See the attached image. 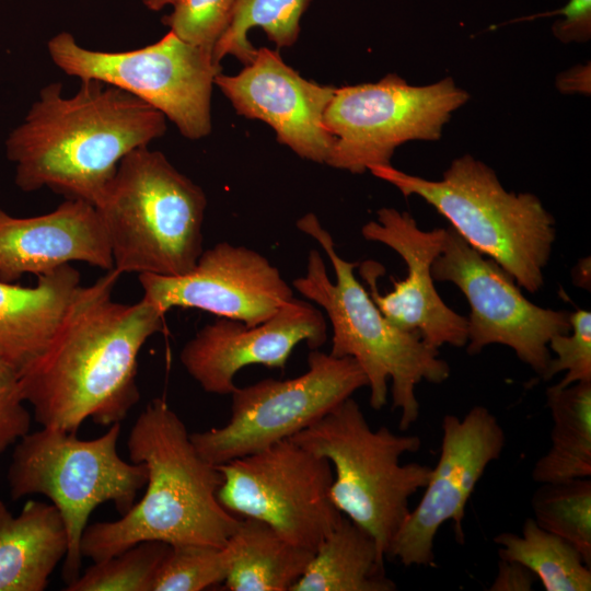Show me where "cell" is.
<instances>
[{
  "label": "cell",
  "mask_w": 591,
  "mask_h": 591,
  "mask_svg": "<svg viewBox=\"0 0 591 591\" xmlns=\"http://www.w3.org/2000/svg\"><path fill=\"white\" fill-rule=\"evenodd\" d=\"M119 277L113 268L80 286L45 350L20 371L24 399L42 427L77 432L88 419L109 427L138 403V355L163 329L164 314L143 298L116 302Z\"/></svg>",
  "instance_id": "6da1fadb"
},
{
  "label": "cell",
  "mask_w": 591,
  "mask_h": 591,
  "mask_svg": "<svg viewBox=\"0 0 591 591\" xmlns=\"http://www.w3.org/2000/svg\"><path fill=\"white\" fill-rule=\"evenodd\" d=\"M165 130L161 112L117 86L81 80L74 95L63 96L53 82L9 135L5 151L21 190L47 187L95 206L121 159Z\"/></svg>",
  "instance_id": "7a4b0ae2"
},
{
  "label": "cell",
  "mask_w": 591,
  "mask_h": 591,
  "mask_svg": "<svg viewBox=\"0 0 591 591\" xmlns=\"http://www.w3.org/2000/svg\"><path fill=\"white\" fill-rule=\"evenodd\" d=\"M127 449L131 462L147 467L144 495L118 520L88 525L82 557L104 560L144 541L223 547L241 518L219 502L220 471L200 456L165 398L148 403Z\"/></svg>",
  "instance_id": "3957f363"
},
{
  "label": "cell",
  "mask_w": 591,
  "mask_h": 591,
  "mask_svg": "<svg viewBox=\"0 0 591 591\" xmlns=\"http://www.w3.org/2000/svg\"><path fill=\"white\" fill-rule=\"evenodd\" d=\"M297 228L318 242L336 276L333 283L320 252L311 250L306 274L292 282L300 294L327 314L333 329L329 354L356 360L367 376L370 405L375 410L386 404L391 380L392 408L399 412V429L407 430L419 416L417 385L444 382L450 366L419 333L395 326L381 313L355 276L359 263L337 254L331 233L314 213L301 217Z\"/></svg>",
  "instance_id": "277c9868"
},
{
  "label": "cell",
  "mask_w": 591,
  "mask_h": 591,
  "mask_svg": "<svg viewBox=\"0 0 591 591\" xmlns=\"http://www.w3.org/2000/svg\"><path fill=\"white\" fill-rule=\"evenodd\" d=\"M370 172L405 197L418 196L443 216L472 248L493 259L520 288L534 293L556 237L555 220L531 193L508 192L495 171L471 154L455 159L439 181L391 165Z\"/></svg>",
  "instance_id": "5b68a950"
},
{
  "label": "cell",
  "mask_w": 591,
  "mask_h": 591,
  "mask_svg": "<svg viewBox=\"0 0 591 591\" xmlns=\"http://www.w3.org/2000/svg\"><path fill=\"white\" fill-rule=\"evenodd\" d=\"M94 207L120 275L182 276L204 251L206 195L160 151L125 155Z\"/></svg>",
  "instance_id": "8992f818"
},
{
  "label": "cell",
  "mask_w": 591,
  "mask_h": 591,
  "mask_svg": "<svg viewBox=\"0 0 591 591\" xmlns=\"http://www.w3.org/2000/svg\"><path fill=\"white\" fill-rule=\"evenodd\" d=\"M290 439L328 460L334 506L371 534L386 559L393 537L410 512L409 498L431 476L428 465L401 464L404 454L420 450L421 439L394 433L385 426L372 429L352 397Z\"/></svg>",
  "instance_id": "52a82bcc"
},
{
  "label": "cell",
  "mask_w": 591,
  "mask_h": 591,
  "mask_svg": "<svg viewBox=\"0 0 591 591\" xmlns=\"http://www.w3.org/2000/svg\"><path fill=\"white\" fill-rule=\"evenodd\" d=\"M120 422L100 437L80 439L77 432L42 427L16 442L8 470L10 497L43 495L59 510L68 535L63 559L66 586L80 576V543L92 511L112 501L120 515L146 486L144 464L126 462L117 451Z\"/></svg>",
  "instance_id": "ba28073f"
},
{
  "label": "cell",
  "mask_w": 591,
  "mask_h": 591,
  "mask_svg": "<svg viewBox=\"0 0 591 591\" xmlns=\"http://www.w3.org/2000/svg\"><path fill=\"white\" fill-rule=\"evenodd\" d=\"M467 100L451 78L410 85L390 73L378 82L335 89L323 117L334 138L326 164L354 174L391 165L403 143L438 140Z\"/></svg>",
  "instance_id": "9c48e42d"
},
{
  "label": "cell",
  "mask_w": 591,
  "mask_h": 591,
  "mask_svg": "<svg viewBox=\"0 0 591 591\" xmlns=\"http://www.w3.org/2000/svg\"><path fill=\"white\" fill-rule=\"evenodd\" d=\"M54 63L80 80H99L148 103L192 140L211 131L212 86L221 67L212 54L171 31L149 46L127 51H100L81 46L60 32L47 43Z\"/></svg>",
  "instance_id": "30bf717a"
},
{
  "label": "cell",
  "mask_w": 591,
  "mask_h": 591,
  "mask_svg": "<svg viewBox=\"0 0 591 591\" xmlns=\"http://www.w3.org/2000/svg\"><path fill=\"white\" fill-rule=\"evenodd\" d=\"M308 366L306 372L293 379H265L237 386L231 393L228 422L190 433L200 456L220 465L290 439L368 386L367 376L350 357L313 349Z\"/></svg>",
  "instance_id": "8fae6325"
},
{
  "label": "cell",
  "mask_w": 591,
  "mask_h": 591,
  "mask_svg": "<svg viewBox=\"0 0 591 591\" xmlns=\"http://www.w3.org/2000/svg\"><path fill=\"white\" fill-rule=\"evenodd\" d=\"M216 466L228 511L263 521L296 545L315 551L343 517L329 496L331 463L291 439Z\"/></svg>",
  "instance_id": "7c38bea8"
},
{
  "label": "cell",
  "mask_w": 591,
  "mask_h": 591,
  "mask_svg": "<svg viewBox=\"0 0 591 591\" xmlns=\"http://www.w3.org/2000/svg\"><path fill=\"white\" fill-rule=\"evenodd\" d=\"M431 273L434 281L455 285L468 302L465 346L470 355L503 345L543 376L552 358L548 343L570 331L569 313L532 303L507 271L450 227Z\"/></svg>",
  "instance_id": "4fadbf2b"
},
{
  "label": "cell",
  "mask_w": 591,
  "mask_h": 591,
  "mask_svg": "<svg viewBox=\"0 0 591 591\" xmlns=\"http://www.w3.org/2000/svg\"><path fill=\"white\" fill-rule=\"evenodd\" d=\"M505 444V430L488 408L476 405L463 417L447 414L437 464L420 501L393 537L386 558L405 567L433 566L434 537L447 521L453 523L455 538L463 544L466 503Z\"/></svg>",
  "instance_id": "5bb4252c"
},
{
  "label": "cell",
  "mask_w": 591,
  "mask_h": 591,
  "mask_svg": "<svg viewBox=\"0 0 591 591\" xmlns=\"http://www.w3.org/2000/svg\"><path fill=\"white\" fill-rule=\"evenodd\" d=\"M362 236L389 246L407 267L405 279L394 282L391 292L381 294L376 280L384 273L381 264L367 260L359 264V273L367 281L369 294L381 313L395 326L420 334L429 345L462 348L467 343V317L441 299L434 287L431 268L442 251L447 229L425 231L405 211L384 207L376 220L367 222Z\"/></svg>",
  "instance_id": "9a60e30c"
},
{
  "label": "cell",
  "mask_w": 591,
  "mask_h": 591,
  "mask_svg": "<svg viewBox=\"0 0 591 591\" xmlns=\"http://www.w3.org/2000/svg\"><path fill=\"white\" fill-rule=\"evenodd\" d=\"M143 299L165 314L172 308L200 309L248 326L263 323L293 297L279 269L264 255L220 242L202 251L189 273L139 274Z\"/></svg>",
  "instance_id": "2e32d148"
},
{
  "label": "cell",
  "mask_w": 591,
  "mask_h": 591,
  "mask_svg": "<svg viewBox=\"0 0 591 591\" xmlns=\"http://www.w3.org/2000/svg\"><path fill=\"white\" fill-rule=\"evenodd\" d=\"M326 339L323 313L311 303L292 298L257 325L225 317L207 324L183 346L179 360L205 392L231 395L237 387L234 378L241 369L252 364L285 369L298 344L305 341L313 350Z\"/></svg>",
  "instance_id": "e0dca14e"
},
{
  "label": "cell",
  "mask_w": 591,
  "mask_h": 591,
  "mask_svg": "<svg viewBox=\"0 0 591 591\" xmlns=\"http://www.w3.org/2000/svg\"><path fill=\"white\" fill-rule=\"evenodd\" d=\"M215 84L239 115L268 124L302 159L326 163L334 138L323 117L336 88L304 79L266 47L237 74L218 73Z\"/></svg>",
  "instance_id": "ac0fdd59"
},
{
  "label": "cell",
  "mask_w": 591,
  "mask_h": 591,
  "mask_svg": "<svg viewBox=\"0 0 591 591\" xmlns=\"http://www.w3.org/2000/svg\"><path fill=\"white\" fill-rule=\"evenodd\" d=\"M71 262L114 268L108 237L96 208L67 199L55 210L18 218L0 208V280L49 274Z\"/></svg>",
  "instance_id": "d6986e66"
},
{
  "label": "cell",
  "mask_w": 591,
  "mask_h": 591,
  "mask_svg": "<svg viewBox=\"0 0 591 591\" xmlns=\"http://www.w3.org/2000/svg\"><path fill=\"white\" fill-rule=\"evenodd\" d=\"M79 287L80 273L70 264L38 276L34 287L0 280V354L20 371L33 362Z\"/></svg>",
  "instance_id": "ffe728a7"
},
{
  "label": "cell",
  "mask_w": 591,
  "mask_h": 591,
  "mask_svg": "<svg viewBox=\"0 0 591 591\" xmlns=\"http://www.w3.org/2000/svg\"><path fill=\"white\" fill-rule=\"evenodd\" d=\"M68 552V535L53 503L27 500L12 514L0 500V591H43Z\"/></svg>",
  "instance_id": "44dd1931"
},
{
  "label": "cell",
  "mask_w": 591,
  "mask_h": 591,
  "mask_svg": "<svg viewBox=\"0 0 591 591\" xmlns=\"http://www.w3.org/2000/svg\"><path fill=\"white\" fill-rule=\"evenodd\" d=\"M222 549L230 591H291L314 554L253 518H241Z\"/></svg>",
  "instance_id": "7402d4cb"
},
{
  "label": "cell",
  "mask_w": 591,
  "mask_h": 591,
  "mask_svg": "<svg viewBox=\"0 0 591 591\" xmlns=\"http://www.w3.org/2000/svg\"><path fill=\"white\" fill-rule=\"evenodd\" d=\"M385 560L371 534L343 515L291 591H394Z\"/></svg>",
  "instance_id": "603a6c76"
},
{
  "label": "cell",
  "mask_w": 591,
  "mask_h": 591,
  "mask_svg": "<svg viewBox=\"0 0 591 591\" xmlns=\"http://www.w3.org/2000/svg\"><path fill=\"white\" fill-rule=\"evenodd\" d=\"M552 417L551 444L532 468L534 482L591 476V381L546 390Z\"/></svg>",
  "instance_id": "cb8c5ba5"
},
{
  "label": "cell",
  "mask_w": 591,
  "mask_h": 591,
  "mask_svg": "<svg viewBox=\"0 0 591 591\" xmlns=\"http://www.w3.org/2000/svg\"><path fill=\"white\" fill-rule=\"evenodd\" d=\"M498 557L517 561L542 582L546 591H590L591 568L578 549L525 519L520 534L502 532L494 537Z\"/></svg>",
  "instance_id": "d4e9b609"
},
{
  "label": "cell",
  "mask_w": 591,
  "mask_h": 591,
  "mask_svg": "<svg viewBox=\"0 0 591 591\" xmlns=\"http://www.w3.org/2000/svg\"><path fill=\"white\" fill-rule=\"evenodd\" d=\"M310 0H236L231 20L216 44L212 57L220 65L228 55L248 65L257 49L247 32L260 27L278 48L293 45L300 33V21Z\"/></svg>",
  "instance_id": "484cf974"
},
{
  "label": "cell",
  "mask_w": 591,
  "mask_h": 591,
  "mask_svg": "<svg viewBox=\"0 0 591 591\" xmlns=\"http://www.w3.org/2000/svg\"><path fill=\"white\" fill-rule=\"evenodd\" d=\"M534 521L575 546L591 568V479L542 483L533 493Z\"/></svg>",
  "instance_id": "4316f807"
},
{
  "label": "cell",
  "mask_w": 591,
  "mask_h": 591,
  "mask_svg": "<svg viewBox=\"0 0 591 591\" xmlns=\"http://www.w3.org/2000/svg\"><path fill=\"white\" fill-rule=\"evenodd\" d=\"M170 544L140 542L104 560L93 561L66 586L67 591H152L160 565Z\"/></svg>",
  "instance_id": "83f0119b"
},
{
  "label": "cell",
  "mask_w": 591,
  "mask_h": 591,
  "mask_svg": "<svg viewBox=\"0 0 591 591\" xmlns=\"http://www.w3.org/2000/svg\"><path fill=\"white\" fill-rule=\"evenodd\" d=\"M225 577L222 547L175 544L160 565L152 591H201L223 583Z\"/></svg>",
  "instance_id": "f1b7e54d"
},
{
  "label": "cell",
  "mask_w": 591,
  "mask_h": 591,
  "mask_svg": "<svg viewBox=\"0 0 591 591\" xmlns=\"http://www.w3.org/2000/svg\"><path fill=\"white\" fill-rule=\"evenodd\" d=\"M236 0H176L163 19L182 40L213 53L231 20Z\"/></svg>",
  "instance_id": "f546056e"
},
{
  "label": "cell",
  "mask_w": 591,
  "mask_h": 591,
  "mask_svg": "<svg viewBox=\"0 0 591 591\" xmlns=\"http://www.w3.org/2000/svg\"><path fill=\"white\" fill-rule=\"evenodd\" d=\"M570 331L554 336L548 343L551 358L543 374L544 380H551L559 372H566L557 383L568 386L578 382L591 381V313L578 309L569 313Z\"/></svg>",
  "instance_id": "4dcf8cb0"
},
{
  "label": "cell",
  "mask_w": 591,
  "mask_h": 591,
  "mask_svg": "<svg viewBox=\"0 0 591 591\" xmlns=\"http://www.w3.org/2000/svg\"><path fill=\"white\" fill-rule=\"evenodd\" d=\"M20 370L0 354V454L31 431Z\"/></svg>",
  "instance_id": "1f68e13d"
},
{
  "label": "cell",
  "mask_w": 591,
  "mask_h": 591,
  "mask_svg": "<svg viewBox=\"0 0 591 591\" xmlns=\"http://www.w3.org/2000/svg\"><path fill=\"white\" fill-rule=\"evenodd\" d=\"M554 14L563 19L553 25L554 35L563 43L587 42L591 36V0H568Z\"/></svg>",
  "instance_id": "d6a6232c"
},
{
  "label": "cell",
  "mask_w": 591,
  "mask_h": 591,
  "mask_svg": "<svg viewBox=\"0 0 591 591\" xmlns=\"http://www.w3.org/2000/svg\"><path fill=\"white\" fill-rule=\"evenodd\" d=\"M534 573L523 565L499 558L497 575L490 591H530L535 581Z\"/></svg>",
  "instance_id": "836d02e7"
},
{
  "label": "cell",
  "mask_w": 591,
  "mask_h": 591,
  "mask_svg": "<svg viewBox=\"0 0 591 591\" xmlns=\"http://www.w3.org/2000/svg\"><path fill=\"white\" fill-rule=\"evenodd\" d=\"M590 67H579L559 77L558 86L563 91H590Z\"/></svg>",
  "instance_id": "e575fe53"
},
{
  "label": "cell",
  "mask_w": 591,
  "mask_h": 591,
  "mask_svg": "<svg viewBox=\"0 0 591 591\" xmlns=\"http://www.w3.org/2000/svg\"><path fill=\"white\" fill-rule=\"evenodd\" d=\"M152 11H160L167 5H173L176 0H141Z\"/></svg>",
  "instance_id": "d590c367"
}]
</instances>
